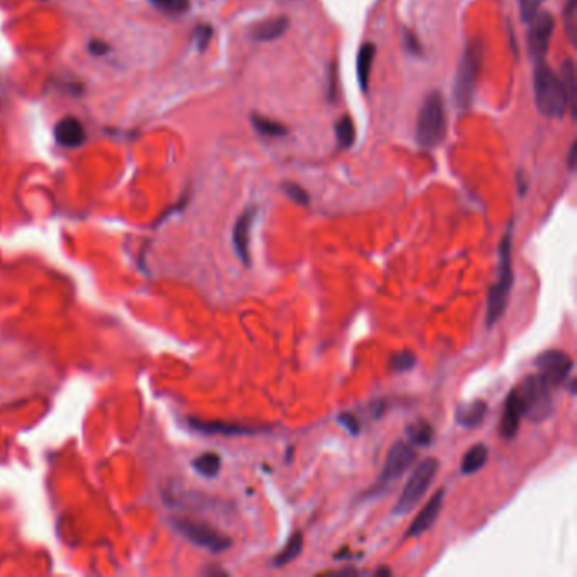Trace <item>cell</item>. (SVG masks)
I'll use <instances>...</instances> for the list:
<instances>
[{"label":"cell","instance_id":"6da1fadb","mask_svg":"<svg viewBox=\"0 0 577 577\" xmlns=\"http://www.w3.org/2000/svg\"><path fill=\"white\" fill-rule=\"evenodd\" d=\"M513 222L508 225L501 242L498 246V275L488 295V312H486V325H496L504 315L508 300L513 288Z\"/></svg>","mask_w":577,"mask_h":577},{"label":"cell","instance_id":"7a4b0ae2","mask_svg":"<svg viewBox=\"0 0 577 577\" xmlns=\"http://www.w3.org/2000/svg\"><path fill=\"white\" fill-rule=\"evenodd\" d=\"M533 93L540 113L548 119H562L569 111L567 93L561 76L543 60L533 70Z\"/></svg>","mask_w":577,"mask_h":577},{"label":"cell","instance_id":"3957f363","mask_svg":"<svg viewBox=\"0 0 577 577\" xmlns=\"http://www.w3.org/2000/svg\"><path fill=\"white\" fill-rule=\"evenodd\" d=\"M483 43L479 39L469 41L461 61H459L456 81H454V102H456L459 111H466L471 107L476 83H478L481 68H483Z\"/></svg>","mask_w":577,"mask_h":577},{"label":"cell","instance_id":"277c9868","mask_svg":"<svg viewBox=\"0 0 577 577\" xmlns=\"http://www.w3.org/2000/svg\"><path fill=\"white\" fill-rule=\"evenodd\" d=\"M447 131V116L445 103L440 92H430L417 117V143L424 149H434L442 143Z\"/></svg>","mask_w":577,"mask_h":577},{"label":"cell","instance_id":"5b68a950","mask_svg":"<svg viewBox=\"0 0 577 577\" xmlns=\"http://www.w3.org/2000/svg\"><path fill=\"white\" fill-rule=\"evenodd\" d=\"M516 394L520 398L524 417L531 422H543L552 415L553 403L547 383L540 378V374H531L516 386Z\"/></svg>","mask_w":577,"mask_h":577},{"label":"cell","instance_id":"8992f818","mask_svg":"<svg viewBox=\"0 0 577 577\" xmlns=\"http://www.w3.org/2000/svg\"><path fill=\"white\" fill-rule=\"evenodd\" d=\"M439 461L435 457L425 459L424 462L417 466V469L413 471V474L408 479V483L403 489L402 496L394 504L393 508V515L394 516H403L407 513H410L415 510V506L418 503L424 499V496L429 491L430 484L434 483L435 476L439 472Z\"/></svg>","mask_w":577,"mask_h":577},{"label":"cell","instance_id":"52a82bcc","mask_svg":"<svg viewBox=\"0 0 577 577\" xmlns=\"http://www.w3.org/2000/svg\"><path fill=\"white\" fill-rule=\"evenodd\" d=\"M171 521L175 525V529L183 537L188 538L190 542H193L202 548H207V551L213 553L229 551L230 545H233V540L227 537V535L220 533L219 530H215L213 526L207 524H200V521H195L192 518H173Z\"/></svg>","mask_w":577,"mask_h":577},{"label":"cell","instance_id":"ba28073f","mask_svg":"<svg viewBox=\"0 0 577 577\" xmlns=\"http://www.w3.org/2000/svg\"><path fill=\"white\" fill-rule=\"evenodd\" d=\"M415 461L417 452L412 444L403 442V440L394 442L392 445V449L388 451L383 471H381L378 483H376L374 488H372V491L376 493L379 491V489H386L388 486H392L394 481H398L413 464H415Z\"/></svg>","mask_w":577,"mask_h":577},{"label":"cell","instance_id":"9c48e42d","mask_svg":"<svg viewBox=\"0 0 577 577\" xmlns=\"http://www.w3.org/2000/svg\"><path fill=\"white\" fill-rule=\"evenodd\" d=\"M535 366L538 367L540 378H542L551 389L558 388L561 384L566 383L569 378L574 362L572 357L564 351L558 349H551L545 351L535 359Z\"/></svg>","mask_w":577,"mask_h":577},{"label":"cell","instance_id":"30bf717a","mask_svg":"<svg viewBox=\"0 0 577 577\" xmlns=\"http://www.w3.org/2000/svg\"><path fill=\"white\" fill-rule=\"evenodd\" d=\"M529 24L530 29L529 39H526L529 41V44H526L529 54L531 60L542 61L548 51V46H551L553 29H556V19H553L552 14L538 12Z\"/></svg>","mask_w":577,"mask_h":577},{"label":"cell","instance_id":"8fae6325","mask_svg":"<svg viewBox=\"0 0 577 577\" xmlns=\"http://www.w3.org/2000/svg\"><path fill=\"white\" fill-rule=\"evenodd\" d=\"M256 207H247L240 215L238 217L233 230V244L234 251L238 257L242 261L244 266L251 265V251H249V238H251V229L256 219Z\"/></svg>","mask_w":577,"mask_h":577},{"label":"cell","instance_id":"7c38bea8","mask_svg":"<svg viewBox=\"0 0 577 577\" xmlns=\"http://www.w3.org/2000/svg\"><path fill=\"white\" fill-rule=\"evenodd\" d=\"M192 429L202 432V434L208 435H256L261 432H266L265 427H254V425H242L234 424V422H222V420H198V418H192L190 420Z\"/></svg>","mask_w":577,"mask_h":577},{"label":"cell","instance_id":"4fadbf2b","mask_svg":"<svg viewBox=\"0 0 577 577\" xmlns=\"http://www.w3.org/2000/svg\"><path fill=\"white\" fill-rule=\"evenodd\" d=\"M444 494H445L444 488L437 489V491L434 493V496L429 499V503L422 508L420 513L415 516V520L412 521L410 529H408L405 533L407 538L420 537L422 533H425L427 530H430L432 526H434V524L437 521V518L440 515V511H442Z\"/></svg>","mask_w":577,"mask_h":577},{"label":"cell","instance_id":"5bb4252c","mask_svg":"<svg viewBox=\"0 0 577 577\" xmlns=\"http://www.w3.org/2000/svg\"><path fill=\"white\" fill-rule=\"evenodd\" d=\"M521 418H524V408H521L520 398H518L516 389H511L508 393L506 402H504L503 417L499 422V435L504 440H513L520 430Z\"/></svg>","mask_w":577,"mask_h":577},{"label":"cell","instance_id":"9a60e30c","mask_svg":"<svg viewBox=\"0 0 577 577\" xmlns=\"http://www.w3.org/2000/svg\"><path fill=\"white\" fill-rule=\"evenodd\" d=\"M54 139L63 148H80L86 139L85 127L75 116H66L54 126Z\"/></svg>","mask_w":577,"mask_h":577},{"label":"cell","instance_id":"2e32d148","mask_svg":"<svg viewBox=\"0 0 577 577\" xmlns=\"http://www.w3.org/2000/svg\"><path fill=\"white\" fill-rule=\"evenodd\" d=\"M290 27V19L286 16H278L272 17V19L262 21L259 24L251 27V33H249V38H251L254 43H270V41H275L283 36Z\"/></svg>","mask_w":577,"mask_h":577},{"label":"cell","instance_id":"e0dca14e","mask_svg":"<svg viewBox=\"0 0 577 577\" xmlns=\"http://www.w3.org/2000/svg\"><path fill=\"white\" fill-rule=\"evenodd\" d=\"M488 415V403L484 399H474L471 403H461L456 408V422L464 429H478Z\"/></svg>","mask_w":577,"mask_h":577},{"label":"cell","instance_id":"ac0fdd59","mask_svg":"<svg viewBox=\"0 0 577 577\" xmlns=\"http://www.w3.org/2000/svg\"><path fill=\"white\" fill-rule=\"evenodd\" d=\"M374 56H376V46L372 43L362 44L361 49H359V53H357V61H356L357 81H359V86H361L362 92H367V85H369L371 68H372V61H374Z\"/></svg>","mask_w":577,"mask_h":577},{"label":"cell","instance_id":"d6986e66","mask_svg":"<svg viewBox=\"0 0 577 577\" xmlns=\"http://www.w3.org/2000/svg\"><path fill=\"white\" fill-rule=\"evenodd\" d=\"M251 124L256 133L262 138H270V139H280L286 138L288 136V127H286L283 122L272 121L270 117L259 116V113H252L251 116Z\"/></svg>","mask_w":577,"mask_h":577},{"label":"cell","instance_id":"ffe728a7","mask_svg":"<svg viewBox=\"0 0 577 577\" xmlns=\"http://www.w3.org/2000/svg\"><path fill=\"white\" fill-rule=\"evenodd\" d=\"M562 83H564L566 93H567V102H569V111L572 113V117H576L577 111V76H576V65L574 60L569 58L562 63V75H561Z\"/></svg>","mask_w":577,"mask_h":577},{"label":"cell","instance_id":"44dd1931","mask_svg":"<svg viewBox=\"0 0 577 577\" xmlns=\"http://www.w3.org/2000/svg\"><path fill=\"white\" fill-rule=\"evenodd\" d=\"M488 447L484 444H476L472 445L464 454L461 462V472L462 474H474L479 469H483L486 462H488Z\"/></svg>","mask_w":577,"mask_h":577},{"label":"cell","instance_id":"7402d4cb","mask_svg":"<svg viewBox=\"0 0 577 577\" xmlns=\"http://www.w3.org/2000/svg\"><path fill=\"white\" fill-rule=\"evenodd\" d=\"M303 545H305V538H303L302 531L297 530L292 537H290L288 542H286L283 551L272 558V567H285V566H288L290 562H293L295 558L302 553Z\"/></svg>","mask_w":577,"mask_h":577},{"label":"cell","instance_id":"603a6c76","mask_svg":"<svg viewBox=\"0 0 577 577\" xmlns=\"http://www.w3.org/2000/svg\"><path fill=\"white\" fill-rule=\"evenodd\" d=\"M407 435L410 439L412 445H418V447H427L434 442L435 432L432 425L427 420H418L415 424L408 425Z\"/></svg>","mask_w":577,"mask_h":577},{"label":"cell","instance_id":"cb8c5ba5","mask_svg":"<svg viewBox=\"0 0 577 577\" xmlns=\"http://www.w3.org/2000/svg\"><path fill=\"white\" fill-rule=\"evenodd\" d=\"M335 139H337V148L342 151L352 148L356 141V126L349 116H342L335 122Z\"/></svg>","mask_w":577,"mask_h":577},{"label":"cell","instance_id":"d4e9b609","mask_svg":"<svg viewBox=\"0 0 577 577\" xmlns=\"http://www.w3.org/2000/svg\"><path fill=\"white\" fill-rule=\"evenodd\" d=\"M193 469L198 472V474L205 476V478H213V476L219 474L220 466H222V459L219 454L215 452H205L202 456H198L192 462Z\"/></svg>","mask_w":577,"mask_h":577},{"label":"cell","instance_id":"484cf974","mask_svg":"<svg viewBox=\"0 0 577 577\" xmlns=\"http://www.w3.org/2000/svg\"><path fill=\"white\" fill-rule=\"evenodd\" d=\"M158 11L166 16H183L190 11V0H149Z\"/></svg>","mask_w":577,"mask_h":577},{"label":"cell","instance_id":"4316f807","mask_svg":"<svg viewBox=\"0 0 577 577\" xmlns=\"http://www.w3.org/2000/svg\"><path fill=\"white\" fill-rule=\"evenodd\" d=\"M417 364V357L412 351H399L389 357V371L408 372Z\"/></svg>","mask_w":577,"mask_h":577},{"label":"cell","instance_id":"83f0119b","mask_svg":"<svg viewBox=\"0 0 577 577\" xmlns=\"http://www.w3.org/2000/svg\"><path fill=\"white\" fill-rule=\"evenodd\" d=\"M281 188H283V192L286 197L290 200H293L297 205H302V207H308V203H310V195L303 186H300L298 183H293V181H285L283 185H281Z\"/></svg>","mask_w":577,"mask_h":577},{"label":"cell","instance_id":"f1b7e54d","mask_svg":"<svg viewBox=\"0 0 577 577\" xmlns=\"http://www.w3.org/2000/svg\"><path fill=\"white\" fill-rule=\"evenodd\" d=\"M402 43H403V49H405L410 56L420 58L422 54H424V48H422L420 39L417 38L415 33H412L410 29H407V27H403V31H402Z\"/></svg>","mask_w":577,"mask_h":577},{"label":"cell","instance_id":"f546056e","mask_svg":"<svg viewBox=\"0 0 577 577\" xmlns=\"http://www.w3.org/2000/svg\"><path fill=\"white\" fill-rule=\"evenodd\" d=\"M543 0H518V7H520V16L521 21L529 22L533 21V17L540 12V7H542Z\"/></svg>","mask_w":577,"mask_h":577},{"label":"cell","instance_id":"4dcf8cb0","mask_svg":"<svg viewBox=\"0 0 577 577\" xmlns=\"http://www.w3.org/2000/svg\"><path fill=\"white\" fill-rule=\"evenodd\" d=\"M576 7H577V0H569L564 9V22L567 27V34H569V39L572 41V44H576V27H577Z\"/></svg>","mask_w":577,"mask_h":577},{"label":"cell","instance_id":"1f68e13d","mask_svg":"<svg viewBox=\"0 0 577 577\" xmlns=\"http://www.w3.org/2000/svg\"><path fill=\"white\" fill-rule=\"evenodd\" d=\"M212 36H213L212 26L198 24L197 27H195L193 41H195V44H197L198 51H205V48L208 46V43H210Z\"/></svg>","mask_w":577,"mask_h":577},{"label":"cell","instance_id":"d6a6232c","mask_svg":"<svg viewBox=\"0 0 577 577\" xmlns=\"http://www.w3.org/2000/svg\"><path fill=\"white\" fill-rule=\"evenodd\" d=\"M337 424L342 427L344 430H347L351 435H359L361 434V424H359L357 417L354 413L342 412L339 413L337 417Z\"/></svg>","mask_w":577,"mask_h":577},{"label":"cell","instance_id":"836d02e7","mask_svg":"<svg viewBox=\"0 0 577 577\" xmlns=\"http://www.w3.org/2000/svg\"><path fill=\"white\" fill-rule=\"evenodd\" d=\"M107 51H108V46L103 43V41H92V44H90V53L97 54V56H102V54Z\"/></svg>","mask_w":577,"mask_h":577},{"label":"cell","instance_id":"e575fe53","mask_svg":"<svg viewBox=\"0 0 577 577\" xmlns=\"http://www.w3.org/2000/svg\"><path fill=\"white\" fill-rule=\"evenodd\" d=\"M330 80H329V100H335V88H337V81H335V68H330Z\"/></svg>","mask_w":577,"mask_h":577},{"label":"cell","instance_id":"d590c367","mask_svg":"<svg viewBox=\"0 0 577 577\" xmlns=\"http://www.w3.org/2000/svg\"><path fill=\"white\" fill-rule=\"evenodd\" d=\"M576 156H577V143H572L569 154H567V166H569L571 170H576V165H577Z\"/></svg>","mask_w":577,"mask_h":577},{"label":"cell","instance_id":"8d00e7d4","mask_svg":"<svg viewBox=\"0 0 577 577\" xmlns=\"http://www.w3.org/2000/svg\"><path fill=\"white\" fill-rule=\"evenodd\" d=\"M330 576H356L359 574V571L356 569H344V571H335V572H329Z\"/></svg>","mask_w":577,"mask_h":577},{"label":"cell","instance_id":"74e56055","mask_svg":"<svg viewBox=\"0 0 577 577\" xmlns=\"http://www.w3.org/2000/svg\"><path fill=\"white\" fill-rule=\"evenodd\" d=\"M376 576H392V571L388 569V567H381V569H378L374 572Z\"/></svg>","mask_w":577,"mask_h":577},{"label":"cell","instance_id":"f35d334b","mask_svg":"<svg viewBox=\"0 0 577 577\" xmlns=\"http://www.w3.org/2000/svg\"><path fill=\"white\" fill-rule=\"evenodd\" d=\"M203 574H207V576H212V574L227 576V572H224V571H217V569H207V571H203Z\"/></svg>","mask_w":577,"mask_h":577}]
</instances>
